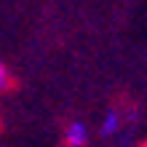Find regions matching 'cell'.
Here are the masks:
<instances>
[{"label":"cell","mask_w":147,"mask_h":147,"mask_svg":"<svg viewBox=\"0 0 147 147\" xmlns=\"http://www.w3.org/2000/svg\"><path fill=\"white\" fill-rule=\"evenodd\" d=\"M86 142H88V128H86V123L75 120V123L67 126V131H64V144L67 147H83Z\"/></svg>","instance_id":"obj_1"},{"label":"cell","mask_w":147,"mask_h":147,"mask_svg":"<svg viewBox=\"0 0 147 147\" xmlns=\"http://www.w3.org/2000/svg\"><path fill=\"white\" fill-rule=\"evenodd\" d=\"M118 128H120V112L118 110H107L105 118H102V126H99L102 136H112Z\"/></svg>","instance_id":"obj_2"},{"label":"cell","mask_w":147,"mask_h":147,"mask_svg":"<svg viewBox=\"0 0 147 147\" xmlns=\"http://www.w3.org/2000/svg\"><path fill=\"white\" fill-rule=\"evenodd\" d=\"M8 86H11V75H8V70L3 64H0V91L3 88H8Z\"/></svg>","instance_id":"obj_3"}]
</instances>
